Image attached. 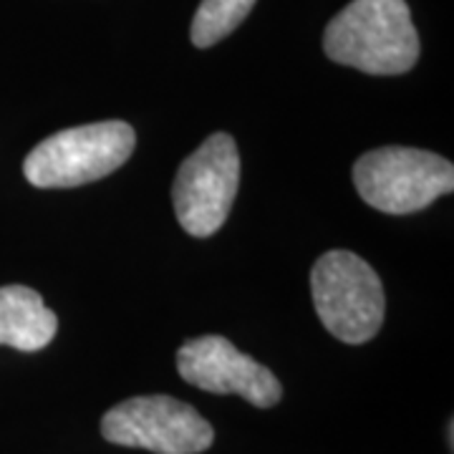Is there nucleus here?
<instances>
[{
    "mask_svg": "<svg viewBox=\"0 0 454 454\" xmlns=\"http://www.w3.org/2000/svg\"><path fill=\"white\" fill-rule=\"evenodd\" d=\"M331 61L372 76H399L419 59V35L404 0H354L328 23Z\"/></svg>",
    "mask_w": 454,
    "mask_h": 454,
    "instance_id": "1",
    "label": "nucleus"
},
{
    "mask_svg": "<svg viewBox=\"0 0 454 454\" xmlns=\"http://www.w3.org/2000/svg\"><path fill=\"white\" fill-rule=\"evenodd\" d=\"M137 134L127 121H97L51 134L31 149L23 175L41 190H68L109 177L127 162Z\"/></svg>",
    "mask_w": 454,
    "mask_h": 454,
    "instance_id": "2",
    "label": "nucleus"
},
{
    "mask_svg": "<svg viewBox=\"0 0 454 454\" xmlns=\"http://www.w3.org/2000/svg\"><path fill=\"white\" fill-rule=\"evenodd\" d=\"M310 293L325 331L343 343H366L384 324V286L372 265L351 250H328L316 260Z\"/></svg>",
    "mask_w": 454,
    "mask_h": 454,
    "instance_id": "3",
    "label": "nucleus"
},
{
    "mask_svg": "<svg viewBox=\"0 0 454 454\" xmlns=\"http://www.w3.org/2000/svg\"><path fill=\"white\" fill-rule=\"evenodd\" d=\"M354 184L373 210L409 215L452 192L454 167L450 160L427 149L381 146L358 157Z\"/></svg>",
    "mask_w": 454,
    "mask_h": 454,
    "instance_id": "4",
    "label": "nucleus"
},
{
    "mask_svg": "<svg viewBox=\"0 0 454 454\" xmlns=\"http://www.w3.org/2000/svg\"><path fill=\"white\" fill-rule=\"evenodd\" d=\"M240 187V152L235 139L217 131L179 164L172 184L175 215L192 238H210L225 225Z\"/></svg>",
    "mask_w": 454,
    "mask_h": 454,
    "instance_id": "5",
    "label": "nucleus"
},
{
    "mask_svg": "<svg viewBox=\"0 0 454 454\" xmlns=\"http://www.w3.org/2000/svg\"><path fill=\"white\" fill-rule=\"evenodd\" d=\"M101 434L112 444L154 454H200L215 442V429L195 406L164 394L134 396L109 409Z\"/></svg>",
    "mask_w": 454,
    "mask_h": 454,
    "instance_id": "6",
    "label": "nucleus"
},
{
    "mask_svg": "<svg viewBox=\"0 0 454 454\" xmlns=\"http://www.w3.org/2000/svg\"><path fill=\"white\" fill-rule=\"evenodd\" d=\"M179 376L210 394H235L253 406L268 409L283 396L276 373L243 354L223 336L187 340L177 351Z\"/></svg>",
    "mask_w": 454,
    "mask_h": 454,
    "instance_id": "7",
    "label": "nucleus"
},
{
    "mask_svg": "<svg viewBox=\"0 0 454 454\" xmlns=\"http://www.w3.org/2000/svg\"><path fill=\"white\" fill-rule=\"evenodd\" d=\"M59 331V318L46 309L41 293L28 286H3L0 288V346L18 351L46 348Z\"/></svg>",
    "mask_w": 454,
    "mask_h": 454,
    "instance_id": "8",
    "label": "nucleus"
},
{
    "mask_svg": "<svg viewBox=\"0 0 454 454\" xmlns=\"http://www.w3.org/2000/svg\"><path fill=\"white\" fill-rule=\"evenodd\" d=\"M258 0H202L192 20V43L197 49H210L235 31Z\"/></svg>",
    "mask_w": 454,
    "mask_h": 454,
    "instance_id": "9",
    "label": "nucleus"
}]
</instances>
